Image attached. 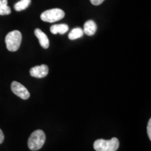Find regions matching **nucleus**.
<instances>
[{"instance_id":"6e6552de","label":"nucleus","mask_w":151,"mask_h":151,"mask_svg":"<svg viewBox=\"0 0 151 151\" xmlns=\"http://www.w3.org/2000/svg\"><path fill=\"white\" fill-rule=\"evenodd\" d=\"M97 24L93 20H88L84 24L83 32L88 36H92L97 31Z\"/></svg>"},{"instance_id":"7ed1b4c3","label":"nucleus","mask_w":151,"mask_h":151,"mask_svg":"<svg viewBox=\"0 0 151 151\" xmlns=\"http://www.w3.org/2000/svg\"><path fill=\"white\" fill-rule=\"evenodd\" d=\"M22 41V35L18 30L11 32L6 36L5 43L9 51L15 52L20 48Z\"/></svg>"},{"instance_id":"1a4fd4ad","label":"nucleus","mask_w":151,"mask_h":151,"mask_svg":"<svg viewBox=\"0 0 151 151\" xmlns=\"http://www.w3.org/2000/svg\"><path fill=\"white\" fill-rule=\"evenodd\" d=\"M50 32L53 35H57V34L64 35L69 30V26L66 24H53L50 27Z\"/></svg>"},{"instance_id":"2eb2a0df","label":"nucleus","mask_w":151,"mask_h":151,"mask_svg":"<svg viewBox=\"0 0 151 151\" xmlns=\"http://www.w3.org/2000/svg\"><path fill=\"white\" fill-rule=\"evenodd\" d=\"M4 140V135L3 132L0 129V144L3 143Z\"/></svg>"},{"instance_id":"f257e3e1","label":"nucleus","mask_w":151,"mask_h":151,"mask_svg":"<svg viewBox=\"0 0 151 151\" xmlns=\"http://www.w3.org/2000/svg\"><path fill=\"white\" fill-rule=\"evenodd\" d=\"M46 141V134L41 129L35 130L28 139L27 145L31 150L36 151L42 148Z\"/></svg>"},{"instance_id":"4468645a","label":"nucleus","mask_w":151,"mask_h":151,"mask_svg":"<svg viewBox=\"0 0 151 151\" xmlns=\"http://www.w3.org/2000/svg\"><path fill=\"white\" fill-rule=\"evenodd\" d=\"M104 1V0H90V2L94 6H98L101 4Z\"/></svg>"},{"instance_id":"423d86ee","label":"nucleus","mask_w":151,"mask_h":151,"mask_svg":"<svg viewBox=\"0 0 151 151\" xmlns=\"http://www.w3.org/2000/svg\"><path fill=\"white\" fill-rule=\"evenodd\" d=\"M29 73L32 76L35 77V78H44L48 73V67L46 65L35 66L30 69Z\"/></svg>"},{"instance_id":"39448f33","label":"nucleus","mask_w":151,"mask_h":151,"mask_svg":"<svg viewBox=\"0 0 151 151\" xmlns=\"http://www.w3.org/2000/svg\"><path fill=\"white\" fill-rule=\"evenodd\" d=\"M11 88L16 95L22 99H27L30 97V94L27 88L17 81H13Z\"/></svg>"},{"instance_id":"f03ea898","label":"nucleus","mask_w":151,"mask_h":151,"mask_svg":"<svg viewBox=\"0 0 151 151\" xmlns=\"http://www.w3.org/2000/svg\"><path fill=\"white\" fill-rule=\"evenodd\" d=\"M119 146V140L116 137L112 138L110 140L97 139L94 143V148L96 151H116Z\"/></svg>"},{"instance_id":"9b49d317","label":"nucleus","mask_w":151,"mask_h":151,"mask_svg":"<svg viewBox=\"0 0 151 151\" xmlns=\"http://www.w3.org/2000/svg\"><path fill=\"white\" fill-rule=\"evenodd\" d=\"M83 30L81 29V28H74L69 34V39L70 40H75V39L82 37L83 36Z\"/></svg>"},{"instance_id":"20e7f679","label":"nucleus","mask_w":151,"mask_h":151,"mask_svg":"<svg viewBox=\"0 0 151 151\" xmlns=\"http://www.w3.org/2000/svg\"><path fill=\"white\" fill-rule=\"evenodd\" d=\"M65 16V11L60 9H52L47 10L41 15V19L46 22H55L62 20Z\"/></svg>"},{"instance_id":"0eeeda50","label":"nucleus","mask_w":151,"mask_h":151,"mask_svg":"<svg viewBox=\"0 0 151 151\" xmlns=\"http://www.w3.org/2000/svg\"><path fill=\"white\" fill-rule=\"evenodd\" d=\"M35 36L39 39V43L42 48L47 49L49 47V40L47 35L44 32H43L40 29H36L35 30Z\"/></svg>"},{"instance_id":"9d476101","label":"nucleus","mask_w":151,"mask_h":151,"mask_svg":"<svg viewBox=\"0 0 151 151\" xmlns=\"http://www.w3.org/2000/svg\"><path fill=\"white\" fill-rule=\"evenodd\" d=\"M11 13V8L8 6L7 0H0V16H6Z\"/></svg>"},{"instance_id":"ddd939ff","label":"nucleus","mask_w":151,"mask_h":151,"mask_svg":"<svg viewBox=\"0 0 151 151\" xmlns=\"http://www.w3.org/2000/svg\"><path fill=\"white\" fill-rule=\"evenodd\" d=\"M147 133H148L149 139L151 140V119L149 120L148 126H147Z\"/></svg>"},{"instance_id":"f8f14e48","label":"nucleus","mask_w":151,"mask_h":151,"mask_svg":"<svg viewBox=\"0 0 151 151\" xmlns=\"http://www.w3.org/2000/svg\"><path fill=\"white\" fill-rule=\"evenodd\" d=\"M31 4V0H20L14 5V9L16 11H21L26 9Z\"/></svg>"}]
</instances>
